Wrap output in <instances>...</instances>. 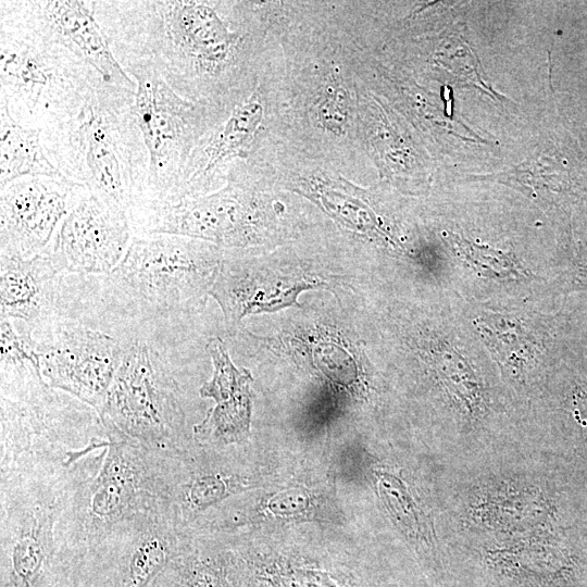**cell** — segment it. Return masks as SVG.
<instances>
[{
	"mask_svg": "<svg viewBox=\"0 0 587 587\" xmlns=\"http://www.w3.org/2000/svg\"><path fill=\"white\" fill-rule=\"evenodd\" d=\"M135 92L100 78L39 129L59 173L126 213L128 220L147 203L150 180Z\"/></svg>",
	"mask_w": 587,
	"mask_h": 587,
	"instance_id": "1",
	"label": "cell"
},
{
	"mask_svg": "<svg viewBox=\"0 0 587 587\" xmlns=\"http://www.w3.org/2000/svg\"><path fill=\"white\" fill-rule=\"evenodd\" d=\"M99 469L76 479L58 524L60 541L93 550L134 524L161 513L159 457L110 425Z\"/></svg>",
	"mask_w": 587,
	"mask_h": 587,
	"instance_id": "2",
	"label": "cell"
},
{
	"mask_svg": "<svg viewBox=\"0 0 587 587\" xmlns=\"http://www.w3.org/2000/svg\"><path fill=\"white\" fill-rule=\"evenodd\" d=\"M216 255L188 237L134 235L109 274L114 295L142 315H171L205 292Z\"/></svg>",
	"mask_w": 587,
	"mask_h": 587,
	"instance_id": "3",
	"label": "cell"
},
{
	"mask_svg": "<svg viewBox=\"0 0 587 587\" xmlns=\"http://www.w3.org/2000/svg\"><path fill=\"white\" fill-rule=\"evenodd\" d=\"M98 416L157 455L185 448L178 386L162 355L143 341L124 349Z\"/></svg>",
	"mask_w": 587,
	"mask_h": 587,
	"instance_id": "4",
	"label": "cell"
},
{
	"mask_svg": "<svg viewBox=\"0 0 587 587\" xmlns=\"http://www.w3.org/2000/svg\"><path fill=\"white\" fill-rule=\"evenodd\" d=\"M127 75L136 83L134 110L150 158L149 192L143 209L173 198L195 152L198 108L154 72L137 70Z\"/></svg>",
	"mask_w": 587,
	"mask_h": 587,
	"instance_id": "5",
	"label": "cell"
},
{
	"mask_svg": "<svg viewBox=\"0 0 587 587\" xmlns=\"http://www.w3.org/2000/svg\"><path fill=\"white\" fill-rule=\"evenodd\" d=\"M47 327L48 339L37 342L45 382L99 414L124 348L110 335L74 322L53 321Z\"/></svg>",
	"mask_w": 587,
	"mask_h": 587,
	"instance_id": "6",
	"label": "cell"
},
{
	"mask_svg": "<svg viewBox=\"0 0 587 587\" xmlns=\"http://www.w3.org/2000/svg\"><path fill=\"white\" fill-rule=\"evenodd\" d=\"M83 187L63 177L27 176L0 188V255L32 259L52 242Z\"/></svg>",
	"mask_w": 587,
	"mask_h": 587,
	"instance_id": "7",
	"label": "cell"
},
{
	"mask_svg": "<svg viewBox=\"0 0 587 587\" xmlns=\"http://www.w3.org/2000/svg\"><path fill=\"white\" fill-rule=\"evenodd\" d=\"M133 236L126 213L83 188L48 250L62 272L109 275Z\"/></svg>",
	"mask_w": 587,
	"mask_h": 587,
	"instance_id": "8",
	"label": "cell"
},
{
	"mask_svg": "<svg viewBox=\"0 0 587 587\" xmlns=\"http://www.w3.org/2000/svg\"><path fill=\"white\" fill-rule=\"evenodd\" d=\"M21 9L52 36L90 63L113 85L136 91V83L113 55L89 1H17Z\"/></svg>",
	"mask_w": 587,
	"mask_h": 587,
	"instance_id": "9",
	"label": "cell"
},
{
	"mask_svg": "<svg viewBox=\"0 0 587 587\" xmlns=\"http://www.w3.org/2000/svg\"><path fill=\"white\" fill-rule=\"evenodd\" d=\"M208 352L213 363V376L200 388V396L212 398L215 407L193 427L197 439L215 445L246 440L250 433V373L232 362L224 344L212 338Z\"/></svg>",
	"mask_w": 587,
	"mask_h": 587,
	"instance_id": "10",
	"label": "cell"
},
{
	"mask_svg": "<svg viewBox=\"0 0 587 587\" xmlns=\"http://www.w3.org/2000/svg\"><path fill=\"white\" fill-rule=\"evenodd\" d=\"M61 273L48 248L32 259L0 255L1 320L23 321L29 334L53 322Z\"/></svg>",
	"mask_w": 587,
	"mask_h": 587,
	"instance_id": "11",
	"label": "cell"
},
{
	"mask_svg": "<svg viewBox=\"0 0 587 587\" xmlns=\"http://www.w3.org/2000/svg\"><path fill=\"white\" fill-rule=\"evenodd\" d=\"M27 176L63 177L42 146L40 130L16 123L0 100V187Z\"/></svg>",
	"mask_w": 587,
	"mask_h": 587,
	"instance_id": "12",
	"label": "cell"
},
{
	"mask_svg": "<svg viewBox=\"0 0 587 587\" xmlns=\"http://www.w3.org/2000/svg\"><path fill=\"white\" fill-rule=\"evenodd\" d=\"M260 587H357L337 572L291 559L252 562Z\"/></svg>",
	"mask_w": 587,
	"mask_h": 587,
	"instance_id": "13",
	"label": "cell"
},
{
	"mask_svg": "<svg viewBox=\"0 0 587 587\" xmlns=\"http://www.w3.org/2000/svg\"><path fill=\"white\" fill-rule=\"evenodd\" d=\"M185 564L183 587H230L220 561L192 558Z\"/></svg>",
	"mask_w": 587,
	"mask_h": 587,
	"instance_id": "14",
	"label": "cell"
},
{
	"mask_svg": "<svg viewBox=\"0 0 587 587\" xmlns=\"http://www.w3.org/2000/svg\"><path fill=\"white\" fill-rule=\"evenodd\" d=\"M302 489H290L274 497L268 510L280 516H296L308 509L309 497Z\"/></svg>",
	"mask_w": 587,
	"mask_h": 587,
	"instance_id": "15",
	"label": "cell"
},
{
	"mask_svg": "<svg viewBox=\"0 0 587 587\" xmlns=\"http://www.w3.org/2000/svg\"><path fill=\"white\" fill-rule=\"evenodd\" d=\"M575 417L587 426V389L579 390L573 401Z\"/></svg>",
	"mask_w": 587,
	"mask_h": 587,
	"instance_id": "16",
	"label": "cell"
},
{
	"mask_svg": "<svg viewBox=\"0 0 587 587\" xmlns=\"http://www.w3.org/2000/svg\"><path fill=\"white\" fill-rule=\"evenodd\" d=\"M243 587H252L251 585H247V586H243Z\"/></svg>",
	"mask_w": 587,
	"mask_h": 587,
	"instance_id": "17",
	"label": "cell"
}]
</instances>
